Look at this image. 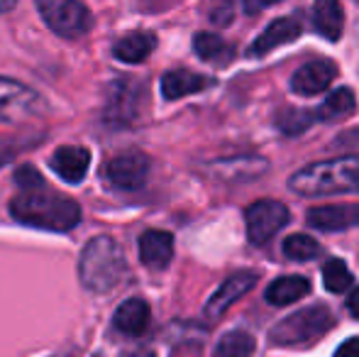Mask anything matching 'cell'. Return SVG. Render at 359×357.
I'll return each mask as SVG.
<instances>
[{
	"mask_svg": "<svg viewBox=\"0 0 359 357\" xmlns=\"http://www.w3.org/2000/svg\"><path fill=\"white\" fill-rule=\"evenodd\" d=\"M337 79V64L330 59H313L291 76V90L298 95L323 93Z\"/></svg>",
	"mask_w": 359,
	"mask_h": 357,
	"instance_id": "9",
	"label": "cell"
},
{
	"mask_svg": "<svg viewBox=\"0 0 359 357\" xmlns=\"http://www.w3.org/2000/svg\"><path fill=\"white\" fill-rule=\"evenodd\" d=\"M156 37L151 32H130L123 39H118L113 47L115 59L125 64H140L154 52Z\"/></svg>",
	"mask_w": 359,
	"mask_h": 357,
	"instance_id": "18",
	"label": "cell"
},
{
	"mask_svg": "<svg viewBox=\"0 0 359 357\" xmlns=\"http://www.w3.org/2000/svg\"><path fill=\"white\" fill-rule=\"evenodd\" d=\"M291 220L288 208L279 201H257L245 210L247 238L252 245H266Z\"/></svg>",
	"mask_w": 359,
	"mask_h": 357,
	"instance_id": "7",
	"label": "cell"
},
{
	"mask_svg": "<svg viewBox=\"0 0 359 357\" xmlns=\"http://www.w3.org/2000/svg\"><path fill=\"white\" fill-rule=\"evenodd\" d=\"M335 318H332L330 309L325 306H308L303 311H296L293 316L279 321L271 330V340L276 345H308L325 335L332 328Z\"/></svg>",
	"mask_w": 359,
	"mask_h": 357,
	"instance_id": "4",
	"label": "cell"
},
{
	"mask_svg": "<svg viewBox=\"0 0 359 357\" xmlns=\"http://www.w3.org/2000/svg\"><path fill=\"white\" fill-rule=\"evenodd\" d=\"M174 257V238L164 230H147L140 238V260L149 269H164Z\"/></svg>",
	"mask_w": 359,
	"mask_h": 357,
	"instance_id": "14",
	"label": "cell"
},
{
	"mask_svg": "<svg viewBox=\"0 0 359 357\" xmlns=\"http://www.w3.org/2000/svg\"><path fill=\"white\" fill-rule=\"evenodd\" d=\"M37 10L47 27L67 39L83 37L93 25L90 10L83 3H74V0H42L37 3Z\"/></svg>",
	"mask_w": 359,
	"mask_h": 357,
	"instance_id": "5",
	"label": "cell"
},
{
	"mask_svg": "<svg viewBox=\"0 0 359 357\" xmlns=\"http://www.w3.org/2000/svg\"><path fill=\"white\" fill-rule=\"evenodd\" d=\"M210 83L213 81L208 76H203V74L189 72V69H174V72L164 74V79H161V95L166 100H179L184 95L205 90Z\"/></svg>",
	"mask_w": 359,
	"mask_h": 357,
	"instance_id": "15",
	"label": "cell"
},
{
	"mask_svg": "<svg viewBox=\"0 0 359 357\" xmlns=\"http://www.w3.org/2000/svg\"><path fill=\"white\" fill-rule=\"evenodd\" d=\"M335 357H359V338H350L337 348Z\"/></svg>",
	"mask_w": 359,
	"mask_h": 357,
	"instance_id": "27",
	"label": "cell"
},
{
	"mask_svg": "<svg viewBox=\"0 0 359 357\" xmlns=\"http://www.w3.org/2000/svg\"><path fill=\"white\" fill-rule=\"evenodd\" d=\"M284 255L293 262H308V260H316L320 255V245L311 235L296 233L284 240Z\"/></svg>",
	"mask_w": 359,
	"mask_h": 357,
	"instance_id": "23",
	"label": "cell"
},
{
	"mask_svg": "<svg viewBox=\"0 0 359 357\" xmlns=\"http://www.w3.org/2000/svg\"><path fill=\"white\" fill-rule=\"evenodd\" d=\"M357 108V98L350 88H337L313 110V118L316 120H337L350 115Z\"/></svg>",
	"mask_w": 359,
	"mask_h": 357,
	"instance_id": "21",
	"label": "cell"
},
{
	"mask_svg": "<svg viewBox=\"0 0 359 357\" xmlns=\"http://www.w3.org/2000/svg\"><path fill=\"white\" fill-rule=\"evenodd\" d=\"M288 186L301 196L359 194V154L308 164L293 174Z\"/></svg>",
	"mask_w": 359,
	"mask_h": 357,
	"instance_id": "2",
	"label": "cell"
},
{
	"mask_svg": "<svg viewBox=\"0 0 359 357\" xmlns=\"http://www.w3.org/2000/svg\"><path fill=\"white\" fill-rule=\"evenodd\" d=\"M15 3L13 0H0V13H8V10H13Z\"/></svg>",
	"mask_w": 359,
	"mask_h": 357,
	"instance_id": "30",
	"label": "cell"
},
{
	"mask_svg": "<svg viewBox=\"0 0 359 357\" xmlns=\"http://www.w3.org/2000/svg\"><path fill=\"white\" fill-rule=\"evenodd\" d=\"M10 213L18 223L32 228L67 233L81 223V206L69 196H59L54 191H22L10 201Z\"/></svg>",
	"mask_w": 359,
	"mask_h": 357,
	"instance_id": "1",
	"label": "cell"
},
{
	"mask_svg": "<svg viewBox=\"0 0 359 357\" xmlns=\"http://www.w3.org/2000/svg\"><path fill=\"white\" fill-rule=\"evenodd\" d=\"M149 306L142 299H128L125 304L118 306L113 316V325L115 330H120L123 335H130V338H137L147 330L149 325Z\"/></svg>",
	"mask_w": 359,
	"mask_h": 357,
	"instance_id": "16",
	"label": "cell"
},
{
	"mask_svg": "<svg viewBox=\"0 0 359 357\" xmlns=\"http://www.w3.org/2000/svg\"><path fill=\"white\" fill-rule=\"evenodd\" d=\"M105 174H108L110 184L118 186V189H140L147 181V174H149V159H147L144 152L130 149V152H123L110 159Z\"/></svg>",
	"mask_w": 359,
	"mask_h": 357,
	"instance_id": "8",
	"label": "cell"
},
{
	"mask_svg": "<svg viewBox=\"0 0 359 357\" xmlns=\"http://www.w3.org/2000/svg\"><path fill=\"white\" fill-rule=\"evenodd\" d=\"M301 34V25L296 22L293 18H276L259 37L252 42V47L247 49V57L257 59V57H264V54L274 52V49L284 47V44H291L293 39H298Z\"/></svg>",
	"mask_w": 359,
	"mask_h": 357,
	"instance_id": "11",
	"label": "cell"
},
{
	"mask_svg": "<svg viewBox=\"0 0 359 357\" xmlns=\"http://www.w3.org/2000/svg\"><path fill=\"white\" fill-rule=\"evenodd\" d=\"M210 18H213V22H217V25H227V22H230V18H232V8L222 5L220 10H213V13H210Z\"/></svg>",
	"mask_w": 359,
	"mask_h": 357,
	"instance_id": "28",
	"label": "cell"
},
{
	"mask_svg": "<svg viewBox=\"0 0 359 357\" xmlns=\"http://www.w3.org/2000/svg\"><path fill=\"white\" fill-rule=\"evenodd\" d=\"M128 262H125L123 248L110 235H98L88 240L79 260L81 284L93 294H105L115 289L125 276Z\"/></svg>",
	"mask_w": 359,
	"mask_h": 357,
	"instance_id": "3",
	"label": "cell"
},
{
	"mask_svg": "<svg viewBox=\"0 0 359 357\" xmlns=\"http://www.w3.org/2000/svg\"><path fill=\"white\" fill-rule=\"evenodd\" d=\"M194 52L198 54L203 62L215 64V67H227L235 59V47L227 44L222 37L210 32H198L194 37Z\"/></svg>",
	"mask_w": 359,
	"mask_h": 357,
	"instance_id": "20",
	"label": "cell"
},
{
	"mask_svg": "<svg viewBox=\"0 0 359 357\" xmlns=\"http://www.w3.org/2000/svg\"><path fill=\"white\" fill-rule=\"evenodd\" d=\"M255 284H257V274H252V271L232 274L230 279L222 281L220 289L210 296V301L205 304V316H208L210 321H217L237 299H240V296H245Z\"/></svg>",
	"mask_w": 359,
	"mask_h": 357,
	"instance_id": "10",
	"label": "cell"
},
{
	"mask_svg": "<svg viewBox=\"0 0 359 357\" xmlns=\"http://www.w3.org/2000/svg\"><path fill=\"white\" fill-rule=\"evenodd\" d=\"M88 167H90V152L86 147L67 144V147H59L52 154V169L67 184H81L86 172H88Z\"/></svg>",
	"mask_w": 359,
	"mask_h": 357,
	"instance_id": "13",
	"label": "cell"
},
{
	"mask_svg": "<svg viewBox=\"0 0 359 357\" xmlns=\"http://www.w3.org/2000/svg\"><path fill=\"white\" fill-rule=\"evenodd\" d=\"M255 335L245 330H232L222 335L215 348V357H250L255 353Z\"/></svg>",
	"mask_w": 359,
	"mask_h": 357,
	"instance_id": "22",
	"label": "cell"
},
{
	"mask_svg": "<svg viewBox=\"0 0 359 357\" xmlns=\"http://www.w3.org/2000/svg\"><path fill=\"white\" fill-rule=\"evenodd\" d=\"M42 110V95L15 79L0 76V123H25Z\"/></svg>",
	"mask_w": 359,
	"mask_h": 357,
	"instance_id": "6",
	"label": "cell"
},
{
	"mask_svg": "<svg viewBox=\"0 0 359 357\" xmlns=\"http://www.w3.org/2000/svg\"><path fill=\"white\" fill-rule=\"evenodd\" d=\"M311 291V281L306 276H279L274 279L269 286H266V301L271 306H288V304H296L298 299Z\"/></svg>",
	"mask_w": 359,
	"mask_h": 357,
	"instance_id": "19",
	"label": "cell"
},
{
	"mask_svg": "<svg viewBox=\"0 0 359 357\" xmlns=\"http://www.w3.org/2000/svg\"><path fill=\"white\" fill-rule=\"evenodd\" d=\"M15 181L18 186H22V191H37V189H44V179L39 177V172L34 167H22L18 169L15 174Z\"/></svg>",
	"mask_w": 359,
	"mask_h": 357,
	"instance_id": "26",
	"label": "cell"
},
{
	"mask_svg": "<svg viewBox=\"0 0 359 357\" xmlns=\"http://www.w3.org/2000/svg\"><path fill=\"white\" fill-rule=\"evenodd\" d=\"M313 27L320 37H325L327 42H337L345 27V15L342 8L335 0H320V3L313 8Z\"/></svg>",
	"mask_w": 359,
	"mask_h": 357,
	"instance_id": "17",
	"label": "cell"
},
{
	"mask_svg": "<svg viewBox=\"0 0 359 357\" xmlns=\"http://www.w3.org/2000/svg\"><path fill=\"white\" fill-rule=\"evenodd\" d=\"M308 223L318 230H347L359 225V203L318 206L308 210Z\"/></svg>",
	"mask_w": 359,
	"mask_h": 357,
	"instance_id": "12",
	"label": "cell"
},
{
	"mask_svg": "<svg viewBox=\"0 0 359 357\" xmlns=\"http://www.w3.org/2000/svg\"><path fill=\"white\" fill-rule=\"evenodd\" d=\"M323 284L330 294H345L352 286V271L342 260H330L323 267Z\"/></svg>",
	"mask_w": 359,
	"mask_h": 357,
	"instance_id": "24",
	"label": "cell"
},
{
	"mask_svg": "<svg viewBox=\"0 0 359 357\" xmlns=\"http://www.w3.org/2000/svg\"><path fill=\"white\" fill-rule=\"evenodd\" d=\"M347 309H350V314L359 318V289H355L350 294V299H347Z\"/></svg>",
	"mask_w": 359,
	"mask_h": 357,
	"instance_id": "29",
	"label": "cell"
},
{
	"mask_svg": "<svg viewBox=\"0 0 359 357\" xmlns=\"http://www.w3.org/2000/svg\"><path fill=\"white\" fill-rule=\"evenodd\" d=\"M313 113H306V110H286L279 118V130L286 135H301L303 130H308L313 125Z\"/></svg>",
	"mask_w": 359,
	"mask_h": 357,
	"instance_id": "25",
	"label": "cell"
}]
</instances>
